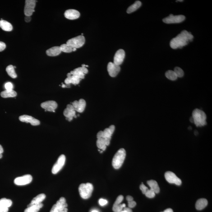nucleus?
<instances>
[{
    "label": "nucleus",
    "mask_w": 212,
    "mask_h": 212,
    "mask_svg": "<svg viewBox=\"0 0 212 212\" xmlns=\"http://www.w3.org/2000/svg\"><path fill=\"white\" fill-rule=\"evenodd\" d=\"M193 38V36L191 33L186 30H183L176 38L171 40L170 44L172 49L182 48L187 45L189 42L192 41Z\"/></svg>",
    "instance_id": "1"
},
{
    "label": "nucleus",
    "mask_w": 212,
    "mask_h": 212,
    "mask_svg": "<svg viewBox=\"0 0 212 212\" xmlns=\"http://www.w3.org/2000/svg\"><path fill=\"white\" fill-rule=\"evenodd\" d=\"M192 117L196 126H202L206 125V115L204 111L198 109H195L193 111Z\"/></svg>",
    "instance_id": "2"
},
{
    "label": "nucleus",
    "mask_w": 212,
    "mask_h": 212,
    "mask_svg": "<svg viewBox=\"0 0 212 212\" xmlns=\"http://www.w3.org/2000/svg\"><path fill=\"white\" fill-rule=\"evenodd\" d=\"M126 153L124 149H121L115 154L112 161V165L115 169H119L123 164L126 158Z\"/></svg>",
    "instance_id": "3"
},
{
    "label": "nucleus",
    "mask_w": 212,
    "mask_h": 212,
    "mask_svg": "<svg viewBox=\"0 0 212 212\" xmlns=\"http://www.w3.org/2000/svg\"><path fill=\"white\" fill-rule=\"evenodd\" d=\"M94 187L91 183H82L79 187V191L80 196L84 199L89 198L91 196Z\"/></svg>",
    "instance_id": "4"
},
{
    "label": "nucleus",
    "mask_w": 212,
    "mask_h": 212,
    "mask_svg": "<svg viewBox=\"0 0 212 212\" xmlns=\"http://www.w3.org/2000/svg\"><path fill=\"white\" fill-rule=\"evenodd\" d=\"M85 41V38L83 36L79 35L69 39L66 42V44L71 46L72 48L77 49L84 45Z\"/></svg>",
    "instance_id": "5"
},
{
    "label": "nucleus",
    "mask_w": 212,
    "mask_h": 212,
    "mask_svg": "<svg viewBox=\"0 0 212 212\" xmlns=\"http://www.w3.org/2000/svg\"><path fill=\"white\" fill-rule=\"evenodd\" d=\"M68 205L65 198L61 197L54 204L51 209L50 212H60L64 211L67 208Z\"/></svg>",
    "instance_id": "6"
},
{
    "label": "nucleus",
    "mask_w": 212,
    "mask_h": 212,
    "mask_svg": "<svg viewBox=\"0 0 212 212\" xmlns=\"http://www.w3.org/2000/svg\"><path fill=\"white\" fill-rule=\"evenodd\" d=\"M36 1L35 0H26L24 8V13L26 16H31L35 11Z\"/></svg>",
    "instance_id": "7"
},
{
    "label": "nucleus",
    "mask_w": 212,
    "mask_h": 212,
    "mask_svg": "<svg viewBox=\"0 0 212 212\" xmlns=\"http://www.w3.org/2000/svg\"><path fill=\"white\" fill-rule=\"evenodd\" d=\"M186 19L185 16L183 15H178L174 16L171 14L169 16L163 19V22L167 24L177 23L183 21Z\"/></svg>",
    "instance_id": "8"
},
{
    "label": "nucleus",
    "mask_w": 212,
    "mask_h": 212,
    "mask_svg": "<svg viewBox=\"0 0 212 212\" xmlns=\"http://www.w3.org/2000/svg\"><path fill=\"white\" fill-rule=\"evenodd\" d=\"M66 161V157L64 154H62L59 157L57 162L52 167V172L53 174H56L61 170L64 165Z\"/></svg>",
    "instance_id": "9"
},
{
    "label": "nucleus",
    "mask_w": 212,
    "mask_h": 212,
    "mask_svg": "<svg viewBox=\"0 0 212 212\" xmlns=\"http://www.w3.org/2000/svg\"><path fill=\"white\" fill-rule=\"evenodd\" d=\"M165 177L167 182L169 183L175 184L177 186H180L182 184L181 180L173 172L171 171L166 172Z\"/></svg>",
    "instance_id": "10"
},
{
    "label": "nucleus",
    "mask_w": 212,
    "mask_h": 212,
    "mask_svg": "<svg viewBox=\"0 0 212 212\" xmlns=\"http://www.w3.org/2000/svg\"><path fill=\"white\" fill-rule=\"evenodd\" d=\"M32 180V177L30 174L25 175L15 178L14 182L17 186H24L30 183Z\"/></svg>",
    "instance_id": "11"
},
{
    "label": "nucleus",
    "mask_w": 212,
    "mask_h": 212,
    "mask_svg": "<svg viewBox=\"0 0 212 212\" xmlns=\"http://www.w3.org/2000/svg\"><path fill=\"white\" fill-rule=\"evenodd\" d=\"M115 126L114 125H112L109 128H106L104 131H100L98 132L97 135L98 139L100 138H111L112 134L115 131Z\"/></svg>",
    "instance_id": "12"
},
{
    "label": "nucleus",
    "mask_w": 212,
    "mask_h": 212,
    "mask_svg": "<svg viewBox=\"0 0 212 212\" xmlns=\"http://www.w3.org/2000/svg\"><path fill=\"white\" fill-rule=\"evenodd\" d=\"M64 115L66 117V120L69 121L72 120L74 117L76 118V111L72 104H68L63 112Z\"/></svg>",
    "instance_id": "13"
},
{
    "label": "nucleus",
    "mask_w": 212,
    "mask_h": 212,
    "mask_svg": "<svg viewBox=\"0 0 212 212\" xmlns=\"http://www.w3.org/2000/svg\"><path fill=\"white\" fill-rule=\"evenodd\" d=\"M120 67L114 62H110L107 65V71L110 76L112 77H115L120 71Z\"/></svg>",
    "instance_id": "14"
},
{
    "label": "nucleus",
    "mask_w": 212,
    "mask_h": 212,
    "mask_svg": "<svg viewBox=\"0 0 212 212\" xmlns=\"http://www.w3.org/2000/svg\"><path fill=\"white\" fill-rule=\"evenodd\" d=\"M19 120L23 122H26L27 123H30L33 126H39L40 125V122L39 120L36 119L31 116L23 115L19 117Z\"/></svg>",
    "instance_id": "15"
},
{
    "label": "nucleus",
    "mask_w": 212,
    "mask_h": 212,
    "mask_svg": "<svg viewBox=\"0 0 212 212\" xmlns=\"http://www.w3.org/2000/svg\"><path fill=\"white\" fill-rule=\"evenodd\" d=\"M41 107L46 111L55 112L57 107V103L54 101H48L42 103Z\"/></svg>",
    "instance_id": "16"
},
{
    "label": "nucleus",
    "mask_w": 212,
    "mask_h": 212,
    "mask_svg": "<svg viewBox=\"0 0 212 212\" xmlns=\"http://www.w3.org/2000/svg\"><path fill=\"white\" fill-rule=\"evenodd\" d=\"M71 104L73 106L75 111L82 113L85 110L86 103L84 99H81L79 101H75L72 102Z\"/></svg>",
    "instance_id": "17"
},
{
    "label": "nucleus",
    "mask_w": 212,
    "mask_h": 212,
    "mask_svg": "<svg viewBox=\"0 0 212 212\" xmlns=\"http://www.w3.org/2000/svg\"><path fill=\"white\" fill-rule=\"evenodd\" d=\"M125 57V51L120 49L116 52L114 59V63L120 66L123 63Z\"/></svg>",
    "instance_id": "18"
},
{
    "label": "nucleus",
    "mask_w": 212,
    "mask_h": 212,
    "mask_svg": "<svg viewBox=\"0 0 212 212\" xmlns=\"http://www.w3.org/2000/svg\"><path fill=\"white\" fill-rule=\"evenodd\" d=\"M111 139V138H100L98 139L96 141L97 147L99 149L104 151L107 148V146L110 145Z\"/></svg>",
    "instance_id": "19"
},
{
    "label": "nucleus",
    "mask_w": 212,
    "mask_h": 212,
    "mask_svg": "<svg viewBox=\"0 0 212 212\" xmlns=\"http://www.w3.org/2000/svg\"><path fill=\"white\" fill-rule=\"evenodd\" d=\"M88 70L86 67H79L75 69L73 71H71L70 72L71 75H75L77 76L81 79L85 78V74H87Z\"/></svg>",
    "instance_id": "20"
},
{
    "label": "nucleus",
    "mask_w": 212,
    "mask_h": 212,
    "mask_svg": "<svg viewBox=\"0 0 212 212\" xmlns=\"http://www.w3.org/2000/svg\"><path fill=\"white\" fill-rule=\"evenodd\" d=\"M80 15L78 11L73 9L66 10L65 13V17L70 20H76L80 17Z\"/></svg>",
    "instance_id": "21"
},
{
    "label": "nucleus",
    "mask_w": 212,
    "mask_h": 212,
    "mask_svg": "<svg viewBox=\"0 0 212 212\" xmlns=\"http://www.w3.org/2000/svg\"><path fill=\"white\" fill-rule=\"evenodd\" d=\"M61 52L60 47L59 46L52 47L46 51V53L49 56H57L60 54Z\"/></svg>",
    "instance_id": "22"
},
{
    "label": "nucleus",
    "mask_w": 212,
    "mask_h": 212,
    "mask_svg": "<svg viewBox=\"0 0 212 212\" xmlns=\"http://www.w3.org/2000/svg\"><path fill=\"white\" fill-rule=\"evenodd\" d=\"M45 198L46 195L44 194H39L32 200L31 202L28 205V207L33 205H39L41 203Z\"/></svg>",
    "instance_id": "23"
},
{
    "label": "nucleus",
    "mask_w": 212,
    "mask_h": 212,
    "mask_svg": "<svg viewBox=\"0 0 212 212\" xmlns=\"http://www.w3.org/2000/svg\"><path fill=\"white\" fill-rule=\"evenodd\" d=\"M81 79L75 75H71V76L68 77L65 80V82L66 84H72L74 85H77L79 83Z\"/></svg>",
    "instance_id": "24"
},
{
    "label": "nucleus",
    "mask_w": 212,
    "mask_h": 212,
    "mask_svg": "<svg viewBox=\"0 0 212 212\" xmlns=\"http://www.w3.org/2000/svg\"><path fill=\"white\" fill-rule=\"evenodd\" d=\"M208 201L206 199L201 198L199 199L196 201L195 207L198 210H201L206 207Z\"/></svg>",
    "instance_id": "25"
},
{
    "label": "nucleus",
    "mask_w": 212,
    "mask_h": 212,
    "mask_svg": "<svg viewBox=\"0 0 212 212\" xmlns=\"http://www.w3.org/2000/svg\"><path fill=\"white\" fill-rule=\"evenodd\" d=\"M0 28L5 31H11L13 29V26L11 23L5 20H0Z\"/></svg>",
    "instance_id": "26"
},
{
    "label": "nucleus",
    "mask_w": 212,
    "mask_h": 212,
    "mask_svg": "<svg viewBox=\"0 0 212 212\" xmlns=\"http://www.w3.org/2000/svg\"><path fill=\"white\" fill-rule=\"evenodd\" d=\"M147 183L150 187V189L154 191L155 193H158L160 191V189H159L158 183L156 181L154 180H150L147 181Z\"/></svg>",
    "instance_id": "27"
},
{
    "label": "nucleus",
    "mask_w": 212,
    "mask_h": 212,
    "mask_svg": "<svg viewBox=\"0 0 212 212\" xmlns=\"http://www.w3.org/2000/svg\"><path fill=\"white\" fill-rule=\"evenodd\" d=\"M17 95L16 92L13 90H5L1 93V96L3 98H14Z\"/></svg>",
    "instance_id": "28"
},
{
    "label": "nucleus",
    "mask_w": 212,
    "mask_h": 212,
    "mask_svg": "<svg viewBox=\"0 0 212 212\" xmlns=\"http://www.w3.org/2000/svg\"><path fill=\"white\" fill-rule=\"evenodd\" d=\"M141 3L140 1H136L135 2V3L131 5L127 9V12L128 14H131V13L134 12L136 11L138 9L140 8V6H141Z\"/></svg>",
    "instance_id": "29"
},
{
    "label": "nucleus",
    "mask_w": 212,
    "mask_h": 212,
    "mask_svg": "<svg viewBox=\"0 0 212 212\" xmlns=\"http://www.w3.org/2000/svg\"><path fill=\"white\" fill-rule=\"evenodd\" d=\"M43 204L42 203L39 205H35L28 207L26 209H25L24 212H38L41 208L43 207Z\"/></svg>",
    "instance_id": "30"
},
{
    "label": "nucleus",
    "mask_w": 212,
    "mask_h": 212,
    "mask_svg": "<svg viewBox=\"0 0 212 212\" xmlns=\"http://www.w3.org/2000/svg\"><path fill=\"white\" fill-rule=\"evenodd\" d=\"M6 71L9 76L12 78H15L17 77V75L15 72L14 66L12 65H10L6 67Z\"/></svg>",
    "instance_id": "31"
},
{
    "label": "nucleus",
    "mask_w": 212,
    "mask_h": 212,
    "mask_svg": "<svg viewBox=\"0 0 212 212\" xmlns=\"http://www.w3.org/2000/svg\"><path fill=\"white\" fill-rule=\"evenodd\" d=\"M12 202L10 199H7L5 198L1 199L0 200V205L6 207H9L12 205Z\"/></svg>",
    "instance_id": "32"
},
{
    "label": "nucleus",
    "mask_w": 212,
    "mask_h": 212,
    "mask_svg": "<svg viewBox=\"0 0 212 212\" xmlns=\"http://www.w3.org/2000/svg\"><path fill=\"white\" fill-rule=\"evenodd\" d=\"M61 52H65V53H71L73 52L72 48L71 46L67 44H62L60 46Z\"/></svg>",
    "instance_id": "33"
},
{
    "label": "nucleus",
    "mask_w": 212,
    "mask_h": 212,
    "mask_svg": "<svg viewBox=\"0 0 212 212\" xmlns=\"http://www.w3.org/2000/svg\"><path fill=\"white\" fill-rule=\"evenodd\" d=\"M165 76L169 80L172 81H174L177 79V76L175 73L174 71H168L165 73Z\"/></svg>",
    "instance_id": "34"
},
{
    "label": "nucleus",
    "mask_w": 212,
    "mask_h": 212,
    "mask_svg": "<svg viewBox=\"0 0 212 212\" xmlns=\"http://www.w3.org/2000/svg\"><path fill=\"white\" fill-rule=\"evenodd\" d=\"M174 71L175 73L176 74L177 77H182L183 76L184 71L180 68L179 67L175 68Z\"/></svg>",
    "instance_id": "35"
},
{
    "label": "nucleus",
    "mask_w": 212,
    "mask_h": 212,
    "mask_svg": "<svg viewBox=\"0 0 212 212\" xmlns=\"http://www.w3.org/2000/svg\"><path fill=\"white\" fill-rule=\"evenodd\" d=\"M123 196L122 195H120L119 196H118L117 199H116L115 202L114 204L112 209L117 207L122 202L123 200Z\"/></svg>",
    "instance_id": "36"
},
{
    "label": "nucleus",
    "mask_w": 212,
    "mask_h": 212,
    "mask_svg": "<svg viewBox=\"0 0 212 212\" xmlns=\"http://www.w3.org/2000/svg\"><path fill=\"white\" fill-rule=\"evenodd\" d=\"M155 192L150 189H149L147 191L145 195L147 197L151 198L155 197Z\"/></svg>",
    "instance_id": "37"
},
{
    "label": "nucleus",
    "mask_w": 212,
    "mask_h": 212,
    "mask_svg": "<svg viewBox=\"0 0 212 212\" xmlns=\"http://www.w3.org/2000/svg\"><path fill=\"white\" fill-rule=\"evenodd\" d=\"M140 190H141L143 194H144V195H145V193L147 192V191L149 190V189H148L147 187L146 186L143 184V183L142 184L140 185Z\"/></svg>",
    "instance_id": "38"
},
{
    "label": "nucleus",
    "mask_w": 212,
    "mask_h": 212,
    "mask_svg": "<svg viewBox=\"0 0 212 212\" xmlns=\"http://www.w3.org/2000/svg\"><path fill=\"white\" fill-rule=\"evenodd\" d=\"M5 88L6 90H12L13 86L12 84L10 82H8L5 84Z\"/></svg>",
    "instance_id": "39"
},
{
    "label": "nucleus",
    "mask_w": 212,
    "mask_h": 212,
    "mask_svg": "<svg viewBox=\"0 0 212 212\" xmlns=\"http://www.w3.org/2000/svg\"><path fill=\"white\" fill-rule=\"evenodd\" d=\"M136 202L135 201H133V200L131 201H129L128 202V206L130 208H134L136 206Z\"/></svg>",
    "instance_id": "40"
},
{
    "label": "nucleus",
    "mask_w": 212,
    "mask_h": 212,
    "mask_svg": "<svg viewBox=\"0 0 212 212\" xmlns=\"http://www.w3.org/2000/svg\"><path fill=\"white\" fill-rule=\"evenodd\" d=\"M6 47V44L4 42L0 41V52H2L4 50Z\"/></svg>",
    "instance_id": "41"
},
{
    "label": "nucleus",
    "mask_w": 212,
    "mask_h": 212,
    "mask_svg": "<svg viewBox=\"0 0 212 212\" xmlns=\"http://www.w3.org/2000/svg\"><path fill=\"white\" fill-rule=\"evenodd\" d=\"M8 208L0 205V212H8Z\"/></svg>",
    "instance_id": "42"
},
{
    "label": "nucleus",
    "mask_w": 212,
    "mask_h": 212,
    "mask_svg": "<svg viewBox=\"0 0 212 212\" xmlns=\"http://www.w3.org/2000/svg\"><path fill=\"white\" fill-rule=\"evenodd\" d=\"M107 200H104L103 199H100L99 200V204L101 206H104V205L107 204Z\"/></svg>",
    "instance_id": "43"
},
{
    "label": "nucleus",
    "mask_w": 212,
    "mask_h": 212,
    "mask_svg": "<svg viewBox=\"0 0 212 212\" xmlns=\"http://www.w3.org/2000/svg\"><path fill=\"white\" fill-rule=\"evenodd\" d=\"M25 21L26 22V23H29L31 20V16H26L25 18Z\"/></svg>",
    "instance_id": "44"
},
{
    "label": "nucleus",
    "mask_w": 212,
    "mask_h": 212,
    "mask_svg": "<svg viewBox=\"0 0 212 212\" xmlns=\"http://www.w3.org/2000/svg\"><path fill=\"white\" fill-rule=\"evenodd\" d=\"M126 200L128 201H131L133 200V198L131 196H127L126 197Z\"/></svg>",
    "instance_id": "45"
},
{
    "label": "nucleus",
    "mask_w": 212,
    "mask_h": 212,
    "mask_svg": "<svg viewBox=\"0 0 212 212\" xmlns=\"http://www.w3.org/2000/svg\"><path fill=\"white\" fill-rule=\"evenodd\" d=\"M124 211L126 212H132V210L130 208L125 207Z\"/></svg>",
    "instance_id": "46"
},
{
    "label": "nucleus",
    "mask_w": 212,
    "mask_h": 212,
    "mask_svg": "<svg viewBox=\"0 0 212 212\" xmlns=\"http://www.w3.org/2000/svg\"><path fill=\"white\" fill-rule=\"evenodd\" d=\"M163 212H173V210H172L171 209H167L165 210Z\"/></svg>",
    "instance_id": "47"
},
{
    "label": "nucleus",
    "mask_w": 212,
    "mask_h": 212,
    "mask_svg": "<svg viewBox=\"0 0 212 212\" xmlns=\"http://www.w3.org/2000/svg\"><path fill=\"white\" fill-rule=\"evenodd\" d=\"M3 152L4 150L3 148H2V146L0 145V153H1V154H2V153H3Z\"/></svg>",
    "instance_id": "48"
},
{
    "label": "nucleus",
    "mask_w": 212,
    "mask_h": 212,
    "mask_svg": "<svg viewBox=\"0 0 212 212\" xmlns=\"http://www.w3.org/2000/svg\"><path fill=\"white\" fill-rule=\"evenodd\" d=\"M190 121H191V122L194 123L193 118V117H191V118H190Z\"/></svg>",
    "instance_id": "49"
},
{
    "label": "nucleus",
    "mask_w": 212,
    "mask_h": 212,
    "mask_svg": "<svg viewBox=\"0 0 212 212\" xmlns=\"http://www.w3.org/2000/svg\"><path fill=\"white\" fill-rule=\"evenodd\" d=\"M68 212V209L67 208H66L65 209L64 211H62V212Z\"/></svg>",
    "instance_id": "50"
},
{
    "label": "nucleus",
    "mask_w": 212,
    "mask_h": 212,
    "mask_svg": "<svg viewBox=\"0 0 212 212\" xmlns=\"http://www.w3.org/2000/svg\"><path fill=\"white\" fill-rule=\"evenodd\" d=\"M62 88H65L66 87V85H65L64 84H62Z\"/></svg>",
    "instance_id": "51"
},
{
    "label": "nucleus",
    "mask_w": 212,
    "mask_h": 212,
    "mask_svg": "<svg viewBox=\"0 0 212 212\" xmlns=\"http://www.w3.org/2000/svg\"><path fill=\"white\" fill-rule=\"evenodd\" d=\"M86 65L83 64V65H82V67H86Z\"/></svg>",
    "instance_id": "52"
},
{
    "label": "nucleus",
    "mask_w": 212,
    "mask_h": 212,
    "mask_svg": "<svg viewBox=\"0 0 212 212\" xmlns=\"http://www.w3.org/2000/svg\"><path fill=\"white\" fill-rule=\"evenodd\" d=\"M2 154H1V153H0V159H1V158H2Z\"/></svg>",
    "instance_id": "53"
},
{
    "label": "nucleus",
    "mask_w": 212,
    "mask_h": 212,
    "mask_svg": "<svg viewBox=\"0 0 212 212\" xmlns=\"http://www.w3.org/2000/svg\"><path fill=\"white\" fill-rule=\"evenodd\" d=\"M76 48H73V51H75L76 50Z\"/></svg>",
    "instance_id": "54"
},
{
    "label": "nucleus",
    "mask_w": 212,
    "mask_h": 212,
    "mask_svg": "<svg viewBox=\"0 0 212 212\" xmlns=\"http://www.w3.org/2000/svg\"><path fill=\"white\" fill-rule=\"evenodd\" d=\"M92 212H98V211H97L96 210H93V211H92Z\"/></svg>",
    "instance_id": "55"
},
{
    "label": "nucleus",
    "mask_w": 212,
    "mask_h": 212,
    "mask_svg": "<svg viewBox=\"0 0 212 212\" xmlns=\"http://www.w3.org/2000/svg\"><path fill=\"white\" fill-rule=\"evenodd\" d=\"M14 68H16V67L15 66H14Z\"/></svg>",
    "instance_id": "56"
},
{
    "label": "nucleus",
    "mask_w": 212,
    "mask_h": 212,
    "mask_svg": "<svg viewBox=\"0 0 212 212\" xmlns=\"http://www.w3.org/2000/svg\"><path fill=\"white\" fill-rule=\"evenodd\" d=\"M182 1H182H182H182Z\"/></svg>",
    "instance_id": "57"
},
{
    "label": "nucleus",
    "mask_w": 212,
    "mask_h": 212,
    "mask_svg": "<svg viewBox=\"0 0 212 212\" xmlns=\"http://www.w3.org/2000/svg\"><path fill=\"white\" fill-rule=\"evenodd\" d=\"M126 212V211H124H124H122V212Z\"/></svg>",
    "instance_id": "58"
}]
</instances>
